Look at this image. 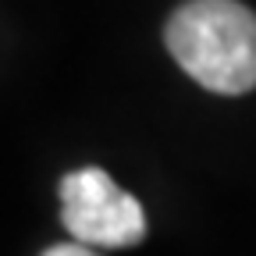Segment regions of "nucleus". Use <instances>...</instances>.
Listing matches in <instances>:
<instances>
[{
	"label": "nucleus",
	"mask_w": 256,
	"mask_h": 256,
	"mask_svg": "<svg viewBox=\"0 0 256 256\" xmlns=\"http://www.w3.org/2000/svg\"><path fill=\"white\" fill-rule=\"evenodd\" d=\"M164 43L203 89L220 96L256 89V14L238 0H185L164 25Z\"/></svg>",
	"instance_id": "f257e3e1"
},
{
	"label": "nucleus",
	"mask_w": 256,
	"mask_h": 256,
	"mask_svg": "<svg viewBox=\"0 0 256 256\" xmlns=\"http://www.w3.org/2000/svg\"><path fill=\"white\" fill-rule=\"evenodd\" d=\"M60 224L72 242L92 249H128L146 238V210L104 168L68 171L57 185Z\"/></svg>",
	"instance_id": "f03ea898"
},
{
	"label": "nucleus",
	"mask_w": 256,
	"mask_h": 256,
	"mask_svg": "<svg viewBox=\"0 0 256 256\" xmlns=\"http://www.w3.org/2000/svg\"><path fill=\"white\" fill-rule=\"evenodd\" d=\"M43 256H100L92 246H82V242H64V246H50Z\"/></svg>",
	"instance_id": "7ed1b4c3"
}]
</instances>
